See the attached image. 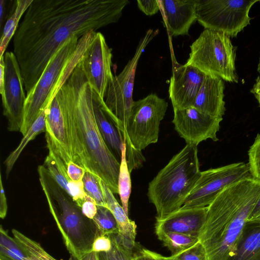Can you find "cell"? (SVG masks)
<instances>
[{
	"label": "cell",
	"mask_w": 260,
	"mask_h": 260,
	"mask_svg": "<svg viewBox=\"0 0 260 260\" xmlns=\"http://www.w3.org/2000/svg\"><path fill=\"white\" fill-rule=\"evenodd\" d=\"M127 0H33L13 37L25 90L35 86L58 48L74 36L117 22Z\"/></svg>",
	"instance_id": "cell-1"
},
{
	"label": "cell",
	"mask_w": 260,
	"mask_h": 260,
	"mask_svg": "<svg viewBox=\"0 0 260 260\" xmlns=\"http://www.w3.org/2000/svg\"><path fill=\"white\" fill-rule=\"evenodd\" d=\"M67 126L73 161L103 181L118 193L120 162L104 140L98 126L92 89L80 62L55 96Z\"/></svg>",
	"instance_id": "cell-2"
},
{
	"label": "cell",
	"mask_w": 260,
	"mask_h": 260,
	"mask_svg": "<svg viewBox=\"0 0 260 260\" xmlns=\"http://www.w3.org/2000/svg\"><path fill=\"white\" fill-rule=\"evenodd\" d=\"M259 196L260 181L251 176L225 187L207 206L199 238L208 260H227L234 254Z\"/></svg>",
	"instance_id": "cell-3"
},
{
	"label": "cell",
	"mask_w": 260,
	"mask_h": 260,
	"mask_svg": "<svg viewBox=\"0 0 260 260\" xmlns=\"http://www.w3.org/2000/svg\"><path fill=\"white\" fill-rule=\"evenodd\" d=\"M96 32L91 31L81 38H70L50 58L36 85L26 95L20 130L23 136L69 78L92 42Z\"/></svg>",
	"instance_id": "cell-4"
},
{
	"label": "cell",
	"mask_w": 260,
	"mask_h": 260,
	"mask_svg": "<svg viewBox=\"0 0 260 260\" xmlns=\"http://www.w3.org/2000/svg\"><path fill=\"white\" fill-rule=\"evenodd\" d=\"M201 172L197 146L186 144L149 183L147 196L155 208L156 218L181 208Z\"/></svg>",
	"instance_id": "cell-5"
},
{
	"label": "cell",
	"mask_w": 260,
	"mask_h": 260,
	"mask_svg": "<svg viewBox=\"0 0 260 260\" xmlns=\"http://www.w3.org/2000/svg\"><path fill=\"white\" fill-rule=\"evenodd\" d=\"M38 170L50 212L66 248L74 260H81L91 251L93 243L100 235L98 229L93 220L85 216L80 208L61 192L43 165L39 166Z\"/></svg>",
	"instance_id": "cell-6"
},
{
	"label": "cell",
	"mask_w": 260,
	"mask_h": 260,
	"mask_svg": "<svg viewBox=\"0 0 260 260\" xmlns=\"http://www.w3.org/2000/svg\"><path fill=\"white\" fill-rule=\"evenodd\" d=\"M167 108V102L155 93L134 101L123 135L129 169L139 167L145 160L141 151L157 143Z\"/></svg>",
	"instance_id": "cell-7"
},
{
	"label": "cell",
	"mask_w": 260,
	"mask_h": 260,
	"mask_svg": "<svg viewBox=\"0 0 260 260\" xmlns=\"http://www.w3.org/2000/svg\"><path fill=\"white\" fill-rule=\"evenodd\" d=\"M190 48L186 64L198 68L205 75H216L226 81L238 83L235 67L237 47L233 45L230 36L205 29Z\"/></svg>",
	"instance_id": "cell-8"
},
{
	"label": "cell",
	"mask_w": 260,
	"mask_h": 260,
	"mask_svg": "<svg viewBox=\"0 0 260 260\" xmlns=\"http://www.w3.org/2000/svg\"><path fill=\"white\" fill-rule=\"evenodd\" d=\"M157 31L149 29L146 32L133 57L119 74L113 76L106 90L102 108L122 137L134 101L133 92L138 63L145 48Z\"/></svg>",
	"instance_id": "cell-9"
},
{
	"label": "cell",
	"mask_w": 260,
	"mask_h": 260,
	"mask_svg": "<svg viewBox=\"0 0 260 260\" xmlns=\"http://www.w3.org/2000/svg\"><path fill=\"white\" fill-rule=\"evenodd\" d=\"M258 0H197L198 22L205 29L236 37L252 19L249 12Z\"/></svg>",
	"instance_id": "cell-10"
},
{
	"label": "cell",
	"mask_w": 260,
	"mask_h": 260,
	"mask_svg": "<svg viewBox=\"0 0 260 260\" xmlns=\"http://www.w3.org/2000/svg\"><path fill=\"white\" fill-rule=\"evenodd\" d=\"M251 176L248 165L243 162L201 172L181 208L207 207L225 187Z\"/></svg>",
	"instance_id": "cell-11"
},
{
	"label": "cell",
	"mask_w": 260,
	"mask_h": 260,
	"mask_svg": "<svg viewBox=\"0 0 260 260\" xmlns=\"http://www.w3.org/2000/svg\"><path fill=\"white\" fill-rule=\"evenodd\" d=\"M5 82L2 95L3 114L8 121V129L18 132L23 123L26 98L24 84L19 63L13 52H6Z\"/></svg>",
	"instance_id": "cell-12"
},
{
	"label": "cell",
	"mask_w": 260,
	"mask_h": 260,
	"mask_svg": "<svg viewBox=\"0 0 260 260\" xmlns=\"http://www.w3.org/2000/svg\"><path fill=\"white\" fill-rule=\"evenodd\" d=\"M112 49L100 32H96L92 42L80 61L83 73L92 89L104 100L111 71Z\"/></svg>",
	"instance_id": "cell-13"
},
{
	"label": "cell",
	"mask_w": 260,
	"mask_h": 260,
	"mask_svg": "<svg viewBox=\"0 0 260 260\" xmlns=\"http://www.w3.org/2000/svg\"><path fill=\"white\" fill-rule=\"evenodd\" d=\"M223 119L204 114L193 107L174 109L172 120L175 129L186 144L198 146L208 139L217 141V133Z\"/></svg>",
	"instance_id": "cell-14"
},
{
	"label": "cell",
	"mask_w": 260,
	"mask_h": 260,
	"mask_svg": "<svg viewBox=\"0 0 260 260\" xmlns=\"http://www.w3.org/2000/svg\"><path fill=\"white\" fill-rule=\"evenodd\" d=\"M205 76L198 68L186 63L174 69L169 87L173 109L193 106Z\"/></svg>",
	"instance_id": "cell-15"
},
{
	"label": "cell",
	"mask_w": 260,
	"mask_h": 260,
	"mask_svg": "<svg viewBox=\"0 0 260 260\" xmlns=\"http://www.w3.org/2000/svg\"><path fill=\"white\" fill-rule=\"evenodd\" d=\"M207 212V207L181 208L164 218H156L155 234L175 232L199 238L206 221Z\"/></svg>",
	"instance_id": "cell-16"
},
{
	"label": "cell",
	"mask_w": 260,
	"mask_h": 260,
	"mask_svg": "<svg viewBox=\"0 0 260 260\" xmlns=\"http://www.w3.org/2000/svg\"><path fill=\"white\" fill-rule=\"evenodd\" d=\"M45 138L49 146L67 166L73 157L67 126L56 96L48 107L46 120Z\"/></svg>",
	"instance_id": "cell-17"
},
{
	"label": "cell",
	"mask_w": 260,
	"mask_h": 260,
	"mask_svg": "<svg viewBox=\"0 0 260 260\" xmlns=\"http://www.w3.org/2000/svg\"><path fill=\"white\" fill-rule=\"evenodd\" d=\"M166 23L174 37L188 35L189 30L197 20V0H161Z\"/></svg>",
	"instance_id": "cell-18"
},
{
	"label": "cell",
	"mask_w": 260,
	"mask_h": 260,
	"mask_svg": "<svg viewBox=\"0 0 260 260\" xmlns=\"http://www.w3.org/2000/svg\"><path fill=\"white\" fill-rule=\"evenodd\" d=\"M223 79L206 75L192 107L213 117L223 119L225 111Z\"/></svg>",
	"instance_id": "cell-19"
},
{
	"label": "cell",
	"mask_w": 260,
	"mask_h": 260,
	"mask_svg": "<svg viewBox=\"0 0 260 260\" xmlns=\"http://www.w3.org/2000/svg\"><path fill=\"white\" fill-rule=\"evenodd\" d=\"M100 184L107 207L117 221L118 228L117 237L119 242L126 248L133 250L136 246V224L128 218L122 206L115 199L114 193L101 179Z\"/></svg>",
	"instance_id": "cell-20"
},
{
	"label": "cell",
	"mask_w": 260,
	"mask_h": 260,
	"mask_svg": "<svg viewBox=\"0 0 260 260\" xmlns=\"http://www.w3.org/2000/svg\"><path fill=\"white\" fill-rule=\"evenodd\" d=\"M227 260H260V221H247L234 254Z\"/></svg>",
	"instance_id": "cell-21"
},
{
	"label": "cell",
	"mask_w": 260,
	"mask_h": 260,
	"mask_svg": "<svg viewBox=\"0 0 260 260\" xmlns=\"http://www.w3.org/2000/svg\"><path fill=\"white\" fill-rule=\"evenodd\" d=\"M104 100L92 89V102L94 115L101 134L109 147L121 157L125 143L123 137L102 108Z\"/></svg>",
	"instance_id": "cell-22"
},
{
	"label": "cell",
	"mask_w": 260,
	"mask_h": 260,
	"mask_svg": "<svg viewBox=\"0 0 260 260\" xmlns=\"http://www.w3.org/2000/svg\"><path fill=\"white\" fill-rule=\"evenodd\" d=\"M49 106L42 111L27 132L23 135L17 147L6 158L4 164L7 177L9 176L15 162L28 143L40 134L46 132V120Z\"/></svg>",
	"instance_id": "cell-23"
},
{
	"label": "cell",
	"mask_w": 260,
	"mask_h": 260,
	"mask_svg": "<svg viewBox=\"0 0 260 260\" xmlns=\"http://www.w3.org/2000/svg\"><path fill=\"white\" fill-rule=\"evenodd\" d=\"M33 0H17L14 2L11 12L6 21L0 40V58L5 51L19 25L21 17L25 14Z\"/></svg>",
	"instance_id": "cell-24"
},
{
	"label": "cell",
	"mask_w": 260,
	"mask_h": 260,
	"mask_svg": "<svg viewBox=\"0 0 260 260\" xmlns=\"http://www.w3.org/2000/svg\"><path fill=\"white\" fill-rule=\"evenodd\" d=\"M47 147L49 152L43 165L47 174L68 195V185L71 180L68 175L67 167L49 146Z\"/></svg>",
	"instance_id": "cell-25"
},
{
	"label": "cell",
	"mask_w": 260,
	"mask_h": 260,
	"mask_svg": "<svg viewBox=\"0 0 260 260\" xmlns=\"http://www.w3.org/2000/svg\"><path fill=\"white\" fill-rule=\"evenodd\" d=\"M12 233L28 260H57L49 254L40 243L19 231L12 229Z\"/></svg>",
	"instance_id": "cell-26"
},
{
	"label": "cell",
	"mask_w": 260,
	"mask_h": 260,
	"mask_svg": "<svg viewBox=\"0 0 260 260\" xmlns=\"http://www.w3.org/2000/svg\"><path fill=\"white\" fill-rule=\"evenodd\" d=\"M156 235L172 254L178 253L190 248L199 241L198 237L175 232H160Z\"/></svg>",
	"instance_id": "cell-27"
},
{
	"label": "cell",
	"mask_w": 260,
	"mask_h": 260,
	"mask_svg": "<svg viewBox=\"0 0 260 260\" xmlns=\"http://www.w3.org/2000/svg\"><path fill=\"white\" fill-rule=\"evenodd\" d=\"M125 143L122 150L120 166L118 180V194L122 207L125 213L128 214V201L131 192V180L130 172L126 159Z\"/></svg>",
	"instance_id": "cell-28"
},
{
	"label": "cell",
	"mask_w": 260,
	"mask_h": 260,
	"mask_svg": "<svg viewBox=\"0 0 260 260\" xmlns=\"http://www.w3.org/2000/svg\"><path fill=\"white\" fill-rule=\"evenodd\" d=\"M0 260H28L14 238L1 225Z\"/></svg>",
	"instance_id": "cell-29"
},
{
	"label": "cell",
	"mask_w": 260,
	"mask_h": 260,
	"mask_svg": "<svg viewBox=\"0 0 260 260\" xmlns=\"http://www.w3.org/2000/svg\"><path fill=\"white\" fill-rule=\"evenodd\" d=\"M92 220L98 229L100 235L118 234L117 221L107 207L97 206V212Z\"/></svg>",
	"instance_id": "cell-30"
},
{
	"label": "cell",
	"mask_w": 260,
	"mask_h": 260,
	"mask_svg": "<svg viewBox=\"0 0 260 260\" xmlns=\"http://www.w3.org/2000/svg\"><path fill=\"white\" fill-rule=\"evenodd\" d=\"M100 179L93 174L86 171L82 179L84 190L86 194L95 201L97 206L107 207L100 184Z\"/></svg>",
	"instance_id": "cell-31"
},
{
	"label": "cell",
	"mask_w": 260,
	"mask_h": 260,
	"mask_svg": "<svg viewBox=\"0 0 260 260\" xmlns=\"http://www.w3.org/2000/svg\"><path fill=\"white\" fill-rule=\"evenodd\" d=\"M162 257L164 260H208L205 249L199 241L183 251Z\"/></svg>",
	"instance_id": "cell-32"
},
{
	"label": "cell",
	"mask_w": 260,
	"mask_h": 260,
	"mask_svg": "<svg viewBox=\"0 0 260 260\" xmlns=\"http://www.w3.org/2000/svg\"><path fill=\"white\" fill-rule=\"evenodd\" d=\"M249 173L251 177L260 181V134H258L248 152Z\"/></svg>",
	"instance_id": "cell-33"
},
{
	"label": "cell",
	"mask_w": 260,
	"mask_h": 260,
	"mask_svg": "<svg viewBox=\"0 0 260 260\" xmlns=\"http://www.w3.org/2000/svg\"><path fill=\"white\" fill-rule=\"evenodd\" d=\"M112 243L111 238L108 235H98L95 239L92 251L97 253L107 252L111 250Z\"/></svg>",
	"instance_id": "cell-34"
},
{
	"label": "cell",
	"mask_w": 260,
	"mask_h": 260,
	"mask_svg": "<svg viewBox=\"0 0 260 260\" xmlns=\"http://www.w3.org/2000/svg\"><path fill=\"white\" fill-rule=\"evenodd\" d=\"M137 2L139 9L146 15H153L157 13L159 10L158 1L138 0Z\"/></svg>",
	"instance_id": "cell-35"
},
{
	"label": "cell",
	"mask_w": 260,
	"mask_h": 260,
	"mask_svg": "<svg viewBox=\"0 0 260 260\" xmlns=\"http://www.w3.org/2000/svg\"><path fill=\"white\" fill-rule=\"evenodd\" d=\"M67 173L70 179L73 181H81L86 172L85 170L74 162L70 161L67 166Z\"/></svg>",
	"instance_id": "cell-36"
},
{
	"label": "cell",
	"mask_w": 260,
	"mask_h": 260,
	"mask_svg": "<svg viewBox=\"0 0 260 260\" xmlns=\"http://www.w3.org/2000/svg\"><path fill=\"white\" fill-rule=\"evenodd\" d=\"M80 208L83 214L90 219L93 218L97 212V205L95 201L88 195Z\"/></svg>",
	"instance_id": "cell-37"
},
{
	"label": "cell",
	"mask_w": 260,
	"mask_h": 260,
	"mask_svg": "<svg viewBox=\"0 0 260 260\" xmlns=\"http://www.w3.org/2000/svg\"><path fill=\"white\" fill-rule=\"evenodd\" d=\"M134 260H164L162 255L146 248H141L134 253Z\"/></svg>",
	"instance_id": "cell-38"
},
{
	"label": "cell",
	"mask_w": 260,
	"mask_h": 260,
	"mask_svg": "<svg viewBox=\"0 0 260 260\" xmlns=\"http://www.w3.org/2000/svg\"><path fill=\"white\" fill-rule=\"evenodd\" d=\"M7 211V201L2 181V174L0 173V217L2 219L6 217Z\"/></svg>",
	"instance_id": "cell-39"
},
{
	"label": "cell",
	"mask_w": 260,
	"mask_h": 260,
	"mask_svg": "<svg viewBox=\"0 0 260 260\" xmlns=\"http://www.w3.org/2000/svg\"><path fill=\"white\" fill-rule=\"evenodd\" d=\"M247 221L259 222L260 221V196L252 211Z\"/></svg>",
	"instance_id": "cell-40"
},
{
	"label": "cell",
	"mask_w": 260,
	"mask_h": 260,
	"mask_svg": "<svg viewBox=\"0 0 260 260\" xmlns=\"http://www.w3.org/2000/svg\"><path fill=\"white\" fill-rule=\"evenodd\" d=\"M7 2V1L6 0L0 1V28L1 32L3 29L4 23L6 21V18H7L6 16Z\"/></svg>",
	"instance_id": "cell-41"
},
{
	"label": "cell",
	"mask_w": 260,
	"mask_h": 260,
	"mask_svg": "<svg viewBox=\"0 0 260 260\" xmlns=\"http://www.w3.org/2000/svg\"><path fill=\"white\" fill-rule=\"evenodd\" d=\"M5 61L4 56L0 58V92L3 90L5 82Z\"/></svg>",
	"instance_id": "cell-42"
},
{
	"label": "cell",
	"mask_w": 260,
	"mask_h": 260,
	"mask_svg": "<svg viewBox=\"0 0 260 260\" xmlns=\"http://www.w3.org/2000/svg\"><path fill=\"white\" fill-rule=\"evenodd\" d=\"M250 92L254 94L260 105V76L256 79V82L251 89Z\"/></svg>",
	"instance_id": "cell-43"
},
{
	"label": "cell",
	"mask_w": 260,
	"mask_h": 260,
	"mask_svg": "<svg viewBox=\"0 0 260 260\" xmlns=\"http://www.w3.org/2000/svg\"><path fill=\"white\" fill-rule=\"evenodd\" d=\"M257 71L259 72V73H260V57L259 59V63L257 66Z\"/></svg>",
	"instance_id": "cell-44"
},
{
	"label": "cell",
	"mask_w": 260,
	"mask_h": 260,
	"mask_svg": "<svg viewBox=\"0 0 260 260\" xmlns=\"http://www.w3.org/2000/svg\"><path fill=\"white\" fill-rule=\"evenodd\" d=\"M133 260H134V259H133Z\"/></svg>",
	"instance_id": "cell-45"
}]
</instances>
